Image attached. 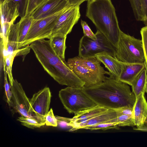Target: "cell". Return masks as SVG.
Masks as SVG:
<instances>
[{"label":"cell","instance_id":"obj_4","mask_svg":"<svg viewBox=\"0 0 147 147\" xmlns=\"http://www.w3.org/2000/svg\"><path fill=\"white\" fill-rule=\"evenodd\" d=\"M95 57L76 56L69 59L67 63L76 75L85 83L84 87H91L104 82L105 75H110Z\"/></svg>","mask_w":147,"mask_h":147},{"label":"cell","instance_id":"obj_25","mask_svg":"<svg viewBox=\"0 0 147 147\" xmlns=\"http://www.w3.org/2000/svg\"><path fill=\"white\" fill-rule=\"evenodd\" d=\"M118 124V123L106 122L84 127L82 129L91 130L100 129L105 130L110 129H118L119 126Z\"/></svg>","mask_w":147,"mask_h":147},{"label":"cell","instance_id":"obj_7","mask_svg":"<svg viewBox=\"0 0 147 147\" xmlns=\"http://www.w3.org/2000/svg\"><path fill=\"white\" fill-rule=\"evenodd\" d=\"M96 39H92L83 36L80 41L78 56L80 57H95L96 55L107 53L116 58V49L98 30L95 33Z\"/></svg>","mask_w":147,"mask_h":147},{"label":"cell","instance_id":"obj_12","mask_svg":"<svg viewBox=\"0 0 147 147\" xmlns=\"http://www.w3.org/2000/svg\"><path fill=\"white\" fill-rule=\"evenodd\" d=\"M69 5L65 0H46L31 15L34 20L53 15L63 10Z\"/></svg>","mask_w":147,"mask_h":147},{"label":"cell","instance_id":"obj_3","mask_svg":"<svg viewBox=\"0 0 147 147\" xmlns=\"http://www.w3.org/2000/svg\"><path fill=\"white\" fill-rule=\"evenodd\" d=\"M86 16L117 48L121 32L111 0H88Z\"/></svg>","mask_w":147,"mask_h":147},{"label":"cell","instance_id":"obj_1","mask_svg":"<svg viewBox=\"0 0 147 147\" xmlns=\"http://www.w3.org/2000/svg\"><path fill=\"white\" fill-rule=\"evenodd\" d=\"M29 47L44 70L59 84L69 86L84 87L85 83L69 67L67 62L58 55L50 40L41 39Z\"/></svg>","mask_w":147,"mask_h":147},{"label":"cell","instance_id":"obj_40","mask_svg":"<svg viewBox=\"0 0 147 147\" xmlns=\"http://www.w3.org/2000/svg\"><path fill=\"white\" fill-rule=\"evenodd\" d=\"M145 92H146L147 94V82L146 84V88L145 90Z\"/></svg>","mask_w":147,"mask_h":147},{"label":"cell","instance_id":"obj_30","mask_svg":"<svg viewBox=\"0 0 147 147\" xmlns=\"http://www.w3.org/2000/svg\"><path fill=\"white\" fill-rule=\"evenodd\" d=\"M46 0H28L26 12L25 17L30 16L33 11Z\"/></svg>","mask_w":147,"mask_h":147},{"label":"cell","instance_id":"obj_32","mask_svg":"<svg viewBox=\"0 0 147 147\" xmlns=\"http://www.w3.org/2000/svg\"><path fill=\"white\" fill-rule=\"evenodd\" d=\"M81 24L84 33V36L95 40L96 37L95 34L92 32L86 22L81 20Z\"/></svg>","mask_w":147,"mask_h":147},{"label":"cell","instance_id":"obj_37","mask_svg":"<svg viewBox=\"0 0 147 147\" xmlns=\"http://www.w3.org/2000/svg\"><path fill=\"white\" fill-rule=\"evenodd\" d=\"M144 22H147V0H140Z\"/></svg>","mask_w":147,"mask_h":147},{"label":"cell","instance_id":"obj_18","mask_svg":"<svg viewBox=\"0 0 147 147\" xmlns=\"http://www.w3.org/2000/svg\"><path fill=\"white\" fill-rule=\"evenodd\" d=\"M117 117V113L114 109H109L106 111L90 120L77 125L72 128L70 130L74 131L82 129L84 127L108 122L109 121L116 118Z\"/></svg>","mask_w":147,"mask_h":147},{"label":"cell","instance_id":"obj_11","mask_svg":"<svg viewBox=\"0 0 147 147\" xmlns=\"http://www.w3.org/2000/svg\"><path fill=\"white\" fill-rule=\"evenodd\" d=\"M51 98L49 88L45 87L34 94L30 100L33 115L39 123L45 122Z\"/></svg>","mask_w":147,"mask_h":147},{"label":"cell","instance_id":"obj_13","mask_svg":"<svg viewBox=\"0 0 147 147\" xmlns=\"http://www.w3.org/2000/svg\"><path fill=\"white\" fill-rule=\"evenodd\" d=\"M0 12L1 24L8 22L13 24L20 16L18 6L12 0H1Z\"/></svg>","mask_w":147,"mask_h":147},{"label":"cell","instance_id":"obj_36","mask_svg":"<svg viewBox=\"0 0 147 147\" xmlns=\"http://www.w3.org/2000/svg\"><path fill=\"white\" fill-rule=\"evenodd\" d=\"M117 117L122 115H133V108L129 106H124L114 109Z\"/></svg>","mask_w":147,"mask_h":147},{"label":"cell","instance_id":"obj_15","mask_svg":"<svg viewBox=\"0 0 147 147\" xmlns=\"http://www.w3.org/2000/svg\"><path fill=\"white\" fill-rule=\"evenodd\" d=\"M95 57L102 63L109 71V76L118 80L121 72L122 62L107 53L96 54Z\"/></svg>","mask_w":147,"mask_h":147},{"label":"cell","instance_id":"obj_41","mask_svg":"<svg viewBox=\"0 0 147 147\" xmlns=\"http://www.w3.org/2000/svg\"></svg>","mask_w":147,"mask_h":147},{"label":"cell","instance_id":"obj_5","mask_svg":"<svg viewBox=\"0 0 147 147\" xmlns=\"http://www.w3.org/2000/svg\"><path fill=\"white\" fill-rule=\"evenodd\" d=\"M116 57L123 63H145L142 40L121 31L116 48Z\"/></svg>","mask_w":147,"mask_h":147},{"label":"cell","instance_id":"obj_20","mask_svg":"<svg viewBox=\"0 0 147 147\" xmlns=\"http://www.w3.org/2000/svg\"><path fill=\"white\" fill-rule=\"evenodd\" d=\"M147 82V71L145 68L137 76L131 86L132 91L137 97L141 93L145 94Z\"/></svg>","mask_w":147,"mask_h":147},{"label":"cell","instance_id":"obj_19","mask_svg":"<svg viewBox=\"0 0 147 147\" xmlns=\"http://www.w3.org/2000/svg\"><path fill=\"white\" fill-rule=\"evenodd\" d=\"M19 22L13 24L11 26L8 37L7 51L9 55L17 54L18 48V27Z\"/></svg>","mask_w":147,"mask_h":147},{"label":"cell","instance_id":"obj_39","mask_svg":"<svg viewBox=\"0 0 147 147\" xmlns=\"http://www.w3.org/2000/svg\"><path fill=\"white\" fill-rule=\"evenodd\" d=\"M70 5L80 6L84 1L88 0H65Z\"/></svg>","mask_w":147,"mask_h":147},{"label":"cell","instance_id":"obj_38","mask_svg":"<svg viewBox=\"0 0 147 147\" xmlns=\"http://www.w3.org/2000/svg\"><path fill=\"white\" fill-rule=\"evenodd\" d=\"M134 130L143 131H147V118L140 125L136 126L133 128Z\"/></svg>","mask_w":147,"mask_h":147},{"label":"cell","instance_id":"obj_35","mask_svg":"<svg viewBox=\"0 0 147 147\" xmlns=\"http://www.w3.org/2000/svg\"><path fill=\"white\" fill-rule=\"evenodd\" d=\"M55 117L57 119L58 125L60 127L62 128L71 127V118L59 116H55Z\"/></svg>","mask_w":147,"mask_h":147},{"label":"cell","instance_id":"obj_34","mask_svg":"<svg viewBox=\"0 0 147 147\" xmlns=\"http://www.w3.org/2000/svg\"><path fill=\"white\" fill-rule=\"evenodd\" d=\"M18 6L20 16L21 18L25 17L28 4V0H12Z\"/></svg>","mask_w":147,"mask_h":147},{"label":"cell","instance_id":"obj_9","mask_svg":"<svg viewBox=\"0 0 147 147\" xmlns=\"http://www.w3.org/2000/svg\"><path fill=\"white\" fill-rule=\"evenodd\" d=\"M80 6L69 5L58 17L52 30L51 37L58 35L67 36L80 17Z\"/></svg>","mask_w":147,"mask_h":147},{"label":"cell","instance_id":"obj_2","mask_svg":"<svg viewBox=\"0 0 147 147\" xmlns=\"http://www.w3.org/2000/svg\"><path fill=\"white\" fill-rule=\"evenodd\" d=\"M84 92L97 105L108 109L124 106L133 108L136 100L127 84L109 76L102 83L83 88Z\"/></svg>","mask_w":147,"mask_h":147},{"label":"cell","instance_id":"obj_16","mask_svg":"<svg viewBox=\"0 0 147 147\" xmlns=\"http://www.w3.org/2000/svg\"><path fill=\"white\" fill-rule=\"evenodd\" d=\"M109 109L98 105L80 111L75 114L71 119L70 125L72 128L84 122L88 121Z\"/></svg>","mask_w":147,"mask_h":147},{"label":"cell","instance_id":"obj_23","mask_svg":"<svg viewBox=\"0 0 147 147\" xmlns=\"http://www.w3.org/2000/svg\"><path fill=\"white\" fill-rule=\"evenodd\" d=\"M17 120L22 124L28 128L34 129L40 127L45 124V123H39L36 119L21 116L19 117Z\"/></svg>","mask_w":147,"mask_h":147},{"label":"cell","instance_id":"obj_17","mask_svg":"<svg viewBox=\"0 0 147 147\" xmlns=\"http://www.w3.org/2000/svg\"><path fill=\"white\" fill-rule=\"evenodd\" d=\"M144 93L136 97L133 108V115L136 126L141 125L147 118V102Z\"/></svg>","mask_w":147,"mask_h":147},{"label":"cell","instance_id":"obj_6","mask_svg":"<svg viewBox=\"0 0 147 147\" xmlns=\"http://www.w3.org/2000/svg\"><path fill=\"white\" fill-rule=\"evenodd\" d=\"M59 95L64 108L69 113L75 114L97 105L82 88L68 86L60 90Z\"/></svg>","mask_w":147,"mask_h":147},{"label":"cell","instance_id":"obj_27","mask_svg":"<svg viewBox=\"0 0 147 147\" xmlns=\"http://www.w3.org/2000/svg\"><path fill=\"white\" fill-rule=\"evenodd\" d=\"M117 122L120 126H131L135 125L133 115H122L117 117Z\"/></svg>","mask_w":147,"mask_h":147},{"label":"cell","instance_id":"obj_28","mask_svg":"<svg viewBox=\"0 0 147 147\" xmlns=\"http://www.w3.org/2000/svg\"><path fill=\"white\" fill-rule=\"evenodd\" d=\"M3 68L4 75V88L5 90V99L10 106L12 97V92L11 85H9L7 79V73L6 70V63H3Z\"/></svg>","mask_w":147,"mask_h":147},{"label":"cell","instance_id":"obj_24","mask_svg":"<svg viewBox=\"0 0 147 147\" xmlns=\"http://www.w3.org/2000/svg\"><path fill=\"white\" fill-rule=\"evenodd\" d=\"M12 24L8 22H5L2 24H1L0 44L2 45L3 47L7 49L8 36Z\"/></svg>","mask_w":147,"mask_h":147},{"label":"cell","instance_id":"obj_10","mask_svg":"<svg viewBox=\"0 0 147 147\" xmlns=\"http://www.w3.org/2000/svg\"><path fill=\"white\" fill-rule=\"evenodd\" d=\"M11 86L12 97L10 106L21 116L37 120L32 113L30 101L21 84L15 79Z\"/></svg>","mask_w":147,"mask_h":147},{"label":"cell","instance_id":"obj_26","mask_svg":"<svg viewBox=\"0 0 147 147\" xmlns=\"http://www.w3.org/2000/svg\"><path fill=\"white\" fill-rule=\"evenodd\" d=\"M136 19L144 22L140 0H129Z\"/></svg>","mask_w":147,"mask_h":147},{"label":"cell","instance_id":"obj_14","mask_svg":"<svg viewBox=\"0 0 147 147\" xmlns=\"http://www.w3.org/2000/svg\"><path fill=\"white\" fill-rule=\"evenodd\" d=\"M145 67V63L122 62V70L118 80L131 86L136 78Z\"/></svg>","mask_w":147,"mask_h":147},{"label":"cell","instance_id":"obj_21","mask_svg":"<svg viewBox=\"0 0 147 147\" xmlns=\"http://www.w3.org/2000/svg\"><path fill=\"white\" fill-rule=\"evenodd\" d=\"M66 38L67 36L55 35L52 36L49 39L55 53L63 60H65Z\"/></svg>","mask_w":147,"mask_h":147},{"label":"cell","instance_id":"obj_33","mask_svg":"<svg viewBox=\"0 0 147 147\" xmlns=\"http://www.w3.org/2000/svg\"><path fill=\"white\" fill-rule=\"evenodd\" d=\"M45 123L47 126L56 127L58 125L57 119L54 115L52 109H51L46 116Z\"/></svg>","mask_w":147,"mask_h":147},{"label":"cell","instance_id":"obj_8","mask_svg":"<svg viewBox=\"0 0 147 147\" xmlns=\"http://www.w3.org/2000/svg\"><path fill=\"white\" fill-rule=\"evenodd\" d=\"M63 10L50 16L33 19L28 32L19 49L28 46L36 40L45 38L49 39L57 20Z\"/></svg>","mask_w":147,"mask_h":147},{"label":"cell","instance_id":"obj_29","mask_svg":"<svg viewBox=\"0 0 147 147\" xmlns=\"http://www.w3.org/2000/svg\"><path fill=\"white\" fill-rule=\"evenodd\" d=\"M16 56V54H15L9 55L5 59L6 72L11 86L12 85L14 80L12 76V67L14 58Z\"/></svg>","mask_w":147,"mask_h":147},{"label":"cell","instance_id":"obj_22","mask_svg":"<svg viewBox=\"0 0 147 147\" xmlns=\"http://www.w3.org/2000/svg\"><path fill=\"white\" fill-rule=\"evenodd\" d=\"M33 18L31 16L21 18L18 27V48L24 41L32 23Z\"/></svg>","mask_w":147,"mask_h":147},{"label":"cell","instance_id":"obj_31","mask_svg":"<svg viewBox=\"0 0 147 147\" xmlns=\"http://www.w3.org/2000/svg\"><path fill=\"white\" fill-rule=\"evenodd\" d=\"M140 34L145 58L146 68L147 71V25L141 29Z\"/></svg>","mask_w":147,"mask_h":147}]
</instances>
